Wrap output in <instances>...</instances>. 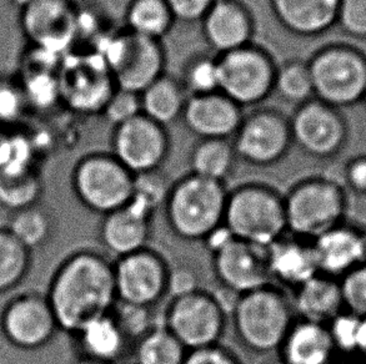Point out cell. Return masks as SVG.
<instances>
[{
    "label": "cell",
    "instance_id": "816d5d0a",
    "mask_svg": "<svg viewBox=\"0 0 366 364\" xmlns=\"http://www.w3.org/2000/svg\"><path fill=\"white\" fill-rule=\"evenodd\" d=\"M6 131H8V128H4L3 126H0V145L3 143V138H4Z\"/></svg>",
    "mask_w": 366,
    "mask_h": 364
},
{
    "label": "cell",
    "instance_id": "4316f807",
    "mask_svg": "<svg viewBox=\"0 0 366 364\" xmlns=\"http://www.w3.org/2000/svg\"><path fill=\"white\" fill-rule=\"evenodd\" d=\"M292 293V307L300 320L327 325L345 310L340 282L329 275L317 273Z\"/></svg>",
    "mask_w": 366,
    "mask_h": 364
},
{
    "label": "cell",
    "instance_id": "ba28073f",
    "mask_svg": "<svg viewBox=\"0 0 366 364\" xmlns=\"http://www.w3.org/2000/svg\"><path fill=\"white\" fill-rule=\"evenodd\" d=\"M162 325L188 350L222 343L229 325V307L213 292L198 288L174 295Z\"/></svg>",
    "mask_w": 366,
    "mask_h": 364
},
{
    "label": "cell",
    "instance_id": "7dc6e473",
    "mask_svg": "<svg viewBox=\"0 0 366 364\" xmlns=\"http://www.w3.org/2000/svg\"><path fill=\"white\" fill-rule=\"evenodd\" d=\"M347 186L357 193H366V155L352 158L344 168Z\"/></svg>",
    "mask_w": 366,
    "mask_h": 364
},
{
    "label": "cell",
    "instance_id": "4dcf8cb0",
    "mask_svg": "<svg viewBox=\"0 0 366 364\" xmlns=\"http://www.w3.org/2000/svg\"><path fill=\"white\" fill-rule=\"evenodd\" d=\"M189 350L163 325L154 327L133 345V364H184Z\"/></svg>",
    "mask_w": 366,
    "mask_h": 364
},
{
    "label": "cell",
    "instance_id": "ee69618b",
    "mask_svg": "<svg viewBox=\"0 0 366 364\" xmlns=\"http://www.w3.org/2000/svg\"><path fill=\"white\" fill-rule=\"evenodd\" d=\"M184 364H244L235 352L227 345H210L189 350Z\"/></svg>",
    "mask_w": 366,
    "mask_h": 364
},
{
    "label": "cell",
    "instance_id": "7bdbcfd3",
    "mask_svg": "<svg viewBox=\"0 0 366 364\" xmlns=\"http://www.w3.org/2000/svg\"><path fill=\"white\" fill-rule=\"evenodd\" d=\"M337 25L354 39L366 40V0H340Z\"/></svg>",
    "mask_w": 366,
    "mask_h": 364
},
{
    "label": "cell",
    "instance_id": "ffe728a7",
    "mask_svg": "<svg viewBox=\"0 0 366 364\" xmlns=\"http://www.w3.org/2000/svg\"><path fill=\"white\" fill-rule=\"evenodd\" d=\"M154 230V215L130 202L100 218L97 236L100 246L117 258L149 246Z\"/></svg>",
    "mask_w": 366,
    "mask_h": 364
},
{
    "label": "cell",
    "instance_id": "bcb514c9",
    "mask_svg": "<svg viewBox=\"0 0 366 364\" xmlns=\"http://www.w3.org/2000/svg\"><path fill=\"white\" fill-rule=\"evenodd\" d=\"M199 283H200L199 275L193 267L184 265V263L172 266L169 295L174 297V295H184V293H188L192 290L202 288Z\"/></svg>",
    "mask_w": 366,
    "mask_h": 364
},
{
    "label": "cell",
    "instance_id": "7a4b0ae2",
    "mask_svg": "<svg viewBox=\"0 0 366 364\" xmlns=\"http://www.w3.org/2000/svg\"><path fill=\"white\" fill-rule=\"evenodd\" d=\"M297 318L292 297L274 283L235 297L229 310L234 338L255 355L277 353Z\"/></svg>",
    "mask_w": 366,
    "mask_h": 364
},
{
    "label": "cell",
    "instance_id": "7402d4cb",
    "mask_svg": "<svg viewBox=\"0 0 366 364\" xmlns=\"http://www.w3.org/2000/svg\"><path fill=\"white\" fill-rule=\"evenodd\" d=\"M265 255L272 282L282 288L297 290L320 273L312 240L289 232L267 246Z\"/></svg>",
    "mask_w": 366,
    "mask_h": 364
},
{
    "label": "cell",
    "instance_id": "8fae6325",
    "mask_svg": "<svg viewBox=\"0 0 366 364\" xmlns=\"http://www.w3.org/2000/svg\"><path fill=\"white\" fill-rule=\"evenodd\" d=\"M219 91L240 108H255L274 93L277 63L257 43L219 55Z\"/></svg>",
    "mask_w": 366,
    "mask_h": 364
},
{
    "label": "cell",
    "instance_id": "b9f144b4",
    "mask_svg": "<svg viewBox=\"0 0 366 364\" xmlns=\"http://www.w3.org/2000/svg\"><path fill=\"white\" fill-rule=\"evenodd\" d=\"M139 115H142L140 93L118 88L110 95L102 111V116L113 126L127 123Z\"/></svg>",
    "mask_w": 366,
    "mask_h": 364
},
{
    "label": "cell",
    "instance_id": "44dd1931",
    "mask_svg": "<svg viewBox=\"0 0 366 364\" xmlns=\"http://www.w3.org/2000/svg\"><path fill=\"white\" fill-rule=\"evenodd\" d=\"M244 118V108L220 91L189 96L182 121L199 140H232Z\"/></svg>",
    "mask_w": 366,
    "mask_h": 364
},
{
    "label": "cell",
    "instance_id": "83f0119b",
    "mask_svg": "<svg viewBox=\"0 0 366 364\" xmlns=\"http://www.w3.org/2000/svg\"><path fill=\"white\" fill-rule=\"evenodd\" d=\"M189 95L178 78L162 75L140 93L142 113L159 125H169L182 120Z\"/></svg>",
    "mask_w": 366,
    "mask_h": 364
},
{
    "label": "cell",
    "instance_id": "9c48e42d",
    "mask_svg": "<svg viewBox=\"0 0 366 364\" xmlns=\"http://www.w3.org/2000/svg\"><path fill=\"white\" fill-rule=\"evenodd\" d=\"M134 176L112 153L95 151L75 163L71 188L88 211L104 216L132 202Z\"/></svg>",
    "mask_w": 366,
    "mask_h": 364
},
{
    "label": "cell",
    "instance_id": "60d3db41",
    "mask_svg": "<svg viewBox=\"0 0 366 364\" xmlns=\"http://www.w3.org/2000/svg\"><path fill=\"white\" fill-rule=\"evenodd\" d=\"M344 310L366 318V265L362 263L339 280Z\"/></svg>",
    "mask_w": 366,
    "mask_h": 364
},
{
    "label": "cell",
    "instance_id": "5bb4252c",
    "mask_svg": "<svg viewBox=\"0 0 366 364\" xmlns=\"http://www.w3.org/2000/svg\"><path fill=\"white\" fill-rule=\"evenodd\" d=\"M110 151L133 175L162 170L172 153L168 128L139 115L113 126Z\"/></svg>",
    "mask_w": 366,
    "mask_h": 364
},
{
    "label": "cell",
    "instance_id": "52a82bcc",
    "mask_svg": "<svg viewBox=\"0 0 366 364\" xmlns=\"http://www.w3.org/2000/svg\"><path fill=\"white\" fill-rule=\"evenodd\" d=\"M95 51L102 56L118 89L140 93L165 74L167 51L163 41L114 30Z\"/></svg>",
    "mask_w": 366,
    "mask_h": 364
},
{
    "label": "cell",
    "instance_id": "f5cc1de1",
    "mask_svg": "<svg viewBox=\"0 0 366 364\" xmlns=\"http://www.w3.org/2000/svg\"><path fill=\"white\" fill-rule=\"evenodd\" d=\"M342 364H366V360H350V362H345V363Z\"/></svg>",
    "mask_w": 366,
    "mask_h": 364
},
{
    "label": "cell",
    "instance_id": "cb8c5ba5",
    "mask_svg": "<svg viewBox=\"0 0 366 364\" xmlns=\"http://www.w3.org/2000/svg\"><path fill=\"white\" fill-rule=\"evenodd\" d=\"M340 0H269L274 18L287 33L317 38L337 25Z\"/></svg>",
    "mask_w": 366,
    "mask_h": 364
},
{
    "label": "cell",
    "instance_id": "30bf717a",
    "mask_svg": "<svg viewBox=\"0 0 366 364\" xmlns=\"http://www.w3.org/2000/svg\"><path fill=\"white\" fill-rule=\"evenodd\" d=\"M204 245L210 253L214 280L233 297L272 283L265 248L239 240L225 227L209 237Z\"/></svg>",
    "mask_w": 366,
    "mask_h": 364
},
{
    "label": "cell",
    "instance_id": "1f68e13d",
    "mask_svg": "<svg viewBox=\"0 0 366 364\" xmlns=\"http://www.w3.org/2000/svg\"><path fill=\"white\" fill-rule=\"evenodd\" d=\"M274 93L295 108L315 98L307 60L292 58L277 64Z\"/></svg>",
    "mask_w": 366,
    "mask_h": 364
},
{
    "label": "cell",
    "instance_id": "8992f818",
    "mask_svg": "<svg viewBox=\"0 0 366 364\" xmlns=\"http://www.w3.org/2000/svg\"><path fill=\"white\" fill-rule=\"evenodd\" d=\"M314 98L340 110L362 103L366 90V54L352 45L332 43L307 60Z\"/></svg>",
    "mask_w": 366,
    "mask_h": 364
},
{
    "label": "cell",
    "instance_id": "f1b7e54d",
    "mask_svg": "<svg viewBox=\"0 0 366 364\" xmlns=\"http://www.w3.org/2000/svg\"><path fill=\"white\" fill-rule=\"evenodd\" d=\"M238 161L232 140L225 138L198 140L189 153L190 173L223 183L233 176Z\"/></svg>",
    "mask_w": 366,
    "mask_h": 364
},
{
    "label": "cell",
    "instance_id": "5b68a950",
    "mask_svg": "<svg viewBox=\"0 0 366 364\" xmlns=\"http://www.w3.org/2000/svg\"><path fill=\"white\" fill-rule=\"evenodd\" d=\"M287 232L314 241L344 222L347 196L339 182L307 176L294 182L284 193Z\"/></svg>",
    "mask_w": 366,
    "mask_h": 364
},
{
    "label": "cell",
    "instance_id": "d4e9b609",
    "mask_svg": "<svg viewBox=\"0 0 366 364\" xmlns=\"http://www.w3.org/2000/svg\"><path fill=\"white\" fill-rule=\"evenodd\" d=\"M71 337L79 357L104 363L122 364L133 350V345L124 335L112 312L90 320Z\"/></svg>",
    "mask_w": 366,
    "mask_h": 364
},
{
    "label": "cell",
    "instance_id": "7c38bea8",
    "mask_svg": "<svg viewBox=\"0 0 366 364\" xmlns=\"http://www.w3.org/2000/svg\"><path fill=\"white\" fill-rule=\"evenodd\" d=\"M232 143L239 161L254 168H272L290 153V120L277 108H254L244 113Z\"/></svg>",
    "mask_w": 366,
    "mask_h": 364
},
{
    "label": "cell",
    "instance_id": "4fadbf2b",
    "mask_svg": "<svg viewBox=\"0 0 366 364\" xmlns=\"http://www.w3.org/2000/svg\"><path fill=\"white\" fill-rule=\"evenodd\" d=\"M172 265L158 250L148 246L114 261L118 302L157 308L169 295Z\"/></svg>",
    "mask_w": 366,
    "mask_h": 364
},
{
    "label": "cell",
    "instance_id": "9a60e30c",
    "mask_svg": "<svg viewBox=\"0 0 366 364\" xmlns=\"http://www.w3.org/2000/svg\"><path fill=\"white\" fill-rule=\"evenodd\" d=\"M290 120L292 145L317 160L337 158L349 138L347 120L340 110L312 98L299 105Z\"/></svg>",
    "mask_w": 366,
    "mask_h": 364
},
{
    "label": "cell",
    "instance_id": "3957f363",
    "mask_svg": "<svg viewBox=\"0 0 366 364\" xmlns=\"http://www.w3.org/2000/svg\"><path fill=\"white\" fill-rule=\"evenodd\" d=\"M228 187L189 173L172 183L164 202V218L169 231L183 242L208 240L224 227Z\"/></svg>",
    "mask_w": 366,
    "mask_h": 364
},
{
    "label": "cell",
    "instance_id": "e575fe53",
    "mask_svg": "<svg viewBox=\"0 0 366 364\" xmlns=\"http://www.w3.org/2000/svg\"><path fill=\"white\" fill-rule=\"evenodd\" d=\"M43 192V182L34 171L20 175L0 173V206L18 212L36 205Z\"/></svg>",
    "mask_w": 366,
    "mask_h": 364
},
{
    "label": "cell",
    "instance_id": "6da1fadb",
    "mask_svg": "<svg viewBox=\"0 0 366 364\" xmlns=\"http://www.w3.org/2000/svg\"><path fill=\"white\" fill-rule=\"evenodd\" d=\"M48 302L60 330L70 335L108 315L118 302L114 261L94 248L73 252L55 271Z\"/></svg>",
    "mask_w": 366,
    "mask_h": 364
},
{
    "label": "cell",
    "instance_id": "d6986e66",
    "mask_svg": "<svg viewBox=\"0 0 366 364\" xmlns=\"http://www.w3.org/2000/svg\"><path fill=\"white\" fill-rule=\"evenodd\" d=\"M210 53L223 55L254 43L257 23L243 0H215L199 23Z\"/></svg>",
    "mask_w": 366,
    "mask_h": 364
},
{
    "label": "cell",
    "instance_id": "ab89813d",
    "mask_svg": "<svg viewBox=\"0 0 366 364\" xmlns=\"http://www.w3.org/2000/svg\"><path fill=\"white\" fill-rule=\"evenodd\" d=\"M28 108L19 80L0 76V126L8 128L20 123Z\"/></svg>",
    "mask_w": 366,
    "mask_h": 364
},
{
    "label": "cell",
    "instance_id": "277c9868",
    "mask_svg": "<svg viewBox=\"0 0 366 364\" xmlns=\"http://www.w3.org/2000/svg\"><path fill=\"white\" fill-rule=\"evenodd\" d=\"M225 230L239 240L267 248L287 233L284 193L267 182H243L229 190Z\"/></svg>",
    "mask_w": 366,
    "mask_h": 364
},
{
    "label": "cell",
    "instance_id": "f546056e",
    "mask_svg": "<svg viewBox=\"0 0 366 364\" xmlns=\"http://www.w3.org/2000/svg\"><path fill=\"white\" fill-rule=\"evenodd\" d=\"M175 24L167 0H129L124 10V29L149 39L163 41Z\"/></svg>",
    "mask_w": 366,
    "mask_h": 364
},
{
    "label": "cell",
    "instance_id": "d590c367",
    "mask_svg": "<svg viewBox=\"0 0 366 364\" xmlns=\"http://www.w3.org/2000/svg\"><path fill=\"white\" fill-rule=\"evenodd\" d=\"M30 266L29 250L8 230L0 231V293L14 288L23 280Z\"/></svg>",
    "mask_w": 366,
    "mask_h": 364
},
{
    "label": "cell",
    "instance_id": "f6af8a7d",
    "mask_svg": "<svg viewBox=\"0 0 366 364\" xmlns=\"http://www.w3.org/2000/svg\"><path fill=\"white\" fill-rule=\"evenodd\" d=\"M215 0H167L177 23H200Z\"/></svg>",
    "mask_w": 366,
    "mask_h": 364
},
{
    "label": "cell",
    "instance_id": "f907efd6",
    "mask_svg": "<svg viewBox=\"0 0 366 364\" xmlns=\"http://www.w3.org/2000/svg\"><path fill=\"white\" fill-rule=\"evenodd\" d=\"M262 364H287L282 358H279V357H272V358H269V360H265V362H262Z\"/></svg>",
    "mask_w": 366,
    "mask_h": 364
},
{
    "label": "cell",
    "instance_id": "c3c4849f",
    "mask_svg": "<svg viewBox=\"0 0 366 364\" xmlns=\"http://www.w3.org/2000/svg\"><path fill=\"white\" fill-rule=\"evenodd\" d=\"M70 364H109L100 362V360H92V358H86V357H76L73 362Z\"/></svg>",
    "mask_w": 366,
    "mask_h": 364
},
{
    "label": "cell",
    "instance_id": "74e56055",
    "mask_svg": "<svg viewBox=\"0 0 366 364\" xmlns=\"http://www.w3.org/2000/svg\"><path fill=\"white\" fill-rule=\"evenodd\" d=\"M172 183L163 168L135 175L132 202L155 216L159 208H163Z\"/></svg>",
    "mask_w": 366,
    "mask_h": 364
},
{
    "label": "cell",
    "instance_id": "8d00e7d4",
    "mask_svg": "<svg viewBox=\"0 0 366 364\" xmlns=\"http://www.w3.org/2000/svg\"><path fill=\"white\" fill-rule=\"evenodd\" d=\"M34 143L24 133L6 131L0 145V173L20 175L33 170Z\"/></svg>",
    "mask_w": 366,
    "mask_h": 364
},
{
    "label": "cell",
    "instance_id": "db71d44e",
    "mask_svg": "<svg viewBox=\"0 0 366 364\" xmlns=\"http://www.w3.org/2000/svg\"><path fill=\"white\" fill-rule=\"evenodd\" d=\"M362 103H364V106H365L366 108V90L365 93H364V98H362Z\"/></svg>",
    "mask_w": 366,
    "mask_h": 364
},
{
    "label": "cell",
    "instance_id": "d6a6232c",
    "mask_svg": "<svg viewBox=\"0 0 366 364\" xmlns=\"http://www.w3.org/2000/svg\"><path fill=\"white\" fill-rule=\"evenodd\" d=\"M8 231L30 251L31 248H40L50 241L54 232V222L48 212L35 205L15 212L10 220Z\"/></svg>",
    "mask_w": 366,
    "mask_h": 364
},
{
    "label": "cell",
    "instance_id": "2e32d148",
    "mask_svg": "<svg viewBox=\"0 0 366 364\" xmlns=\"http://www.w3.org/2000/svg\"><path fill=\"white\" fill-rule=\"evenodd\" d=\"M78 15L74 0H36L20 10V28L33 49L63 58L76 43Z\"/></svg>",
    "mask_w": 366,
    "mask_h": 364
},
{
    "label": "cell",
    "instance_id": "ac0fdd59",
    "mask_svg": "<svg viewBox=\"0 0 366 364\" xmlns=\"http://www.w3.org/2000/svg\"><path fill=\"white\" fill-rule=\"evenodd\" d=\"M1 330L15 347L36 350L48 345L60 328L48 298L26 295L11 300L5 308Z\"/></svg>",
    "mask_w": 366,
    "mask_h": 364
},
{
    "label": "cell",
    "instance_id": "681fc988",
    "mask_svg": "<svg viewBox=\"0 0 366 364\" xmlns=\"http://www.w3.org/2000/svg\"><path fill=\"white\" fill-rule=\"evenodd\" d=\"M11 4L15 5L16 8H19L20 10L24 9L25 6L34 3L36 0H9Z\"/></svg>",
    "mask_w": 366,
    "mask_h": 364
},
{
    "label": "cell",
    "instance_id": "e0dca14e",
    "mask_svg": "<svg viewBox=\"0 0 366 364\" xmlns=\"http://www.w3.org/2000/svg\"><path fill=\"white\" fill-rule=\"evenodd\" d=\"M59 73L60 95L84 115H102L117 89L104 61L97 51L81 53L63 61Z\"/></svg>",
    "mask_w": 366,
    "mask_h": 364
},
{
    "label": "cell",
    "instance_id": "603a6c76",
    "mask_svg": "<svg viewBox=\"0 0 366 364\" xmlns=\"http://www.w3.org/2000/svg\"><path fill=\"white\" fill-rule=\"evenodd\" d=\"M319 272L340 280L365 261L364 232L340 223L317 237L314 241Z\"/></svg>",
    "mask_w": 366,
    "mask_h": 364
},
{
    "label": "cell",
    "instance_id": "484cf974",
    "mask_svg": "<svg viewBox=\"0 0 366 364\" xmlns=\"http://www.w3.org/2000/svg\"><path fill=\"white\" fill-rule=\"evenodd\" d=\"M337 353L327 325L297 318L277 357L287 364H332Z\"/></svg>",
    "mask_w": 366,
    "mask_h": 364
},
{
    "label": "cell",
    "instance_id": "836d02e7",
    "mask_svg": "<svg viewBox=\"0 0 366 364\" xmlns=\"http://www.w3.org/2000/svg\"><path fill=\"white\" fill-rule=\"evenodd\" d=\"M179 81L189 96L219 91L218 55L195 53L184 61Z\"/></svg>",
    "mask_w": 366,
    "mask_h": 364
},
{
    "label": "cell",
    "instance_id": "f35d334b",
    "mask_svg": "<svg viewBox=\"0 0 366 364\" xmlns=\"http://www.w3.org/2000/svg\"><path fill=\"white\" fill-rule=\"evenodd\" d=\"M112 315H114L124 335H127L129 342L133 345L145 333L159 325L157 323L154 308L117 302L114 308L112 310Z\"/></svg>",
    "mask_w": 366,
    "mask_h": 364
}]
</instances>
